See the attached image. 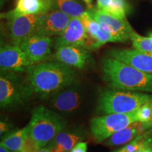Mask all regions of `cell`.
<instances>
[{
	"mask_svg": "<svg viewBox=\"0 0 152 152\" xmlns=\"http://www.w3.org/2000/svg\"><path fill=\"white\" fill-rule=\"evenodd\" d=\"M39 149H41V147L39 144L29 132L24 140L20 152H37Z\"/></svg>",
	"mask_w": 152,
	"mask_h": 152,
	"instance_id": "25",
	"label": "cell"
},
{
	"mask_svg": "<svg viewBox=\"0 0 152 152\" xmlns=\"http://www.w3.org/2000/svg\"><path fill=\"white\" fill-rule=\"evenodd\" d=\"M146 124H147L148 130H151L152 129V121H149V122L146 123Z\"/></svg>",
	"mask_w": 152,
	"mask_h": 152,
	"instance_id": "32",
	"label": "cell"
},
{
	"mask_svg": "<svg viewBox=\"0 0 152 152\" xmlns=\"http://www.w3.org/2000/svg\"><path fill=\"white\" fill-rule=\"evenodd\" d=\"M71 17L58 9H51L43 14L40 24L34 34L48 36H60L68 27Z\"/></svg>",
	"mask_w": 152,
	"mask_h": 152,
	"instance_id": "12",
	"label": "cell"
},
{
	"mask_svg": "<svg viewBox=\"0 0 152 152\" xmlns=\"http://www.w3.org/2000/svg\"><path fill=\"white\" fill-rule=\"evenodd\" d=\"M109 55L140 71L152 73V54L133 48L113 49L109 51Z\"/></svg>",
	"mask_w": 152,
	"mask_h": 152,
	"instance_id": "13",
	"label": "cell"
},
{
	"mask_svg": "<svg viewBox=\"0 0 152 152\" xmlns=\"http://www.w3.org/2000/svg\"><path fill=\"white\" fill-rule=\"evenodd\" d=\"M87 144L85 142H79L73 147L70 152H87Z\"/></svg>",
	"mask_w": 152,
	"mask_h": 152,
	"instance_id": "27",
	"label": "cell"
},
{
	"mask_svg": "<svg viewBox=\"0 0 152 152\" xmlns=\"http://www.w3.org/2000/svg\"><path fill=\"white\" fill-rule=\"evenodd\" d=\"M104 80L109 88L152 94V73H146L113 57L102 59Z\"/></svg>",
	"mask_w": 152,
	"mask_h": 152,
	"instance_id": "2",
	"label": "cell"
},
{
	"mask_svg": "<svg viewBox=\"0 0 152 152\" xmlns=\"http://www.w3.org/2000/svg\"><path fill=\"white\" fill-rule=\"evenodd\" d=\"M83 99L82 85L77 81L53 95L51 97L49 106L51 109L57 113H70L78 109Z\"/></svg>",
	"mask_w": 152,
	"mask_h": 152,
	"instance_id": "8",
	"label": "cell"
},
{
	"mask_svg": "<svg viewBox=\"0 0 152 152\" xmlns=\"http://www.w3.org/2000/svg\"><path fill=\"white\" fill-rule=\"evenodd\" d=\"M37 152H51V151H49V150L47 149V148L42 147V148H41V149H39V150H38Z\"/></svg>",
	"mask_w": 152,
	"mask_h": 152,
	"instance_id": "31",
	"label": "cell"
},
{
	"mask_svg": "<svg viewBox=\"0 0 152 152\" xmlns=\"http://www.w3.org/2000/svg\"><path fill=\"white\" fill-rule=\"evenodd\" d=\"M0 152H12V151H11L10 150H9L7 148H6L5 147H4L3 145H1V144H0Z\"/></svg>",
	"mask_w": 152,
	"mask_h": 152,
	"instance_id": "30",
	"label": "cell"
},
{
	"mask_svg": "<svg viewBox=\"0 0 152 152\" xmlns=\"http://www.w3.org/2000/svg\"><path fill=\"white\" fill-rule=\"evenodd\" d=\"M147 130H148V128L146 123L135 121L123 130L114 133L104 141V144L109 147L126 144Z\"/></svg>",
	"mask_w": 152,
	"mask_h": 152,
	"instance_id": "18",
	"label": "cell"
},
{
	"mask_svg": "<svg viewBox=\"0 0 152 152\" xmlns=\"http://www.w3.org/2000/svg\"><path fill=\"white\" fill-rule=\"evenodd\" d=\"M13 125L9 122L1 120L0 123V135L1 137H4L6 134L11 132V129L12 128Z\"/></svg>",
	"mask_w": 152,
	"mask_h": 152,
	"instance_id": "26",
	"label": "cell"
},
{
	"mask_svg": "<svg viewBox=\"0 0 152 152\" xmlns=\"http://www.w3.org/2000/svg\"><path fill=\"white\" fill-rule=\"evenodd\" d=\"M34 90L27 76L20 73L1 71L0 75V106L3 109H11L27 102Z\"/></svg>",
	"mask_w": 152,
	"mask_h": 152,
	"instance_id": "5",
	"label": "cell"
},
{
	"mask_svg": "<svg viewBox=\"0 0 152 152\" xmlns=\"http://www.w3.org/2000/svg\"><path fill=\"white\" fill-rule=\"evenodd\" d=\"M137 121L147 123L152 121V102H149L144 104L136 111Z\"/></svg>",
	"mask_w": 152,
	"mask_h": 152,
	"instance_id": "24",
	"label": "cell"
},
{
	"mask_svg": "<svg viewBox=\"0 0 152 152\" xmlns=\"http://www.w3.org/2000/svg\"><path fill=\"white\" fill-rule=\"evenodd\" d=\"M149 102H152V94L109 88L99 92L96 110L102 114L128 113Z\"/></svg>",
	"mask_w": 152,
	"mask_h": 152,
	"instance_id": "3",
	"label": "cell"
},
{
	"mask_svg": "<svg viewBox=\"0 0 152 152\" xmlns=\"http://www.w3.org/2000/svg\"><path fill=\"white\" fill-rule=\"evenodd\" d=\"M51 37L33 34L20 43V47L33 64L45 61L52 54Z\"/></svg>",
	"mask_w": 152,
	"mask_h": 152,
	"instance_id": "10",
	"label": "cell"
},
{
	"mask_svg": "<svg viewBox=\"0 0 152 152\" xmlns=\"http://www.w3.org/2000/svg\"><path fill=\"white\" fill-rule=\"evenodd\" d=\"M89 9L93 8V0H83Z\"/></svg>",
	"mask_w": 152,
	"mask_h": 152,
	"instance_id": "29",
	"label": "cell"
},
{
	"mask_svg": "<svg viewBox=\"0 0 152 152\" xmlns=\"http://www.w3.org/2000/svg\"><path fill=\"white\" fill-rule=\"evenodd\" d=\"M7 0H0V3H1V6H2Z\"/></svg>",
	"mask_w": 152,
	"mask_h": 152,
	"instance_id": "35",
	"label": "cell"
},
{
	"mask_svg": "<svg viewBox=\"0 0 152 152\" xmlns=\"http://www.w3.org/2000/svg\"><path fill=\"white\" fill-rule=\"evenodd\" d=\"M89 11L93 18L102 28L113 36L115 42H125L130 39V35L134 31L129 23L128 19H123L113 16L109 13L93 7Z\"/></svg>",
	"mask_w": 152,
	"mask_h": 152,
	"instance_id": "7",
	"label": "cell"
},
{
	"mask_svg": "<svg viewBox=\"0 0 152 152\" xmlns=\"http://www.w3.org/2000/svg\"><path fill=\"white\" fill-rule=\"evenodd\" d=\"M54 6L71 18H80L86 12L83 6L75 0H54Z\"/></svg>",
	"mask_w": 152,
	"mask_h": 152,
	"instance_id": "22",
	"label": "cell"
},
{
	"mask_svg": "<svg viewBox=\"0 0 152 152\" xmlns=\"http://www.w3.org/2000/svg\"><path fill=\"white\" fill-rule=\"evenodd\" d=\"M27 77L34 92L41 98L53 95L77 82V75L71 66L58 61H44L28 68Z\"/></svg>",
	"mask_w": 152,
	"mask_h": 152,
	"instance_id": "1",
	"label": "cell"
},
{
	"mask_svg": "<svg viewBox=\"0 0 152 152\" xmlns=\"http://www.w3.org/2000/svg\"><path fill=\"white\" fill-rule=\"evenodd\" d=\"M113 152H127V151H125V150L123 149V148H121V149H119L115 150V151H113Z\"/></svg>",
	"mask_w": 152,
	"mask_h": 152,
	"instance_id": "34",
	"label": "cell"
},
{
	"mask_svg": "<svg viewBox=\"0 0 152 152\" xmlns=\"http://www.w3.org/2000/svg\"><path fill=\"white\" fill-rule=\"evenodd\" d=\"M80 19L87 31L99 42L101 46L107 42H115L113 36L101 26L93 18L90 11H87L80 17Z\"/></svg>",
	"mask_w": 152,
	"mask_h": 152,
	"instance_id": "19",
	"label": "cell"
},
{
	"mask_svg": "<svg viewBox=\"0 0 152 152\" xmlns=\"http://www.w3.org/2000/svg\"><path fill=\"white\" fill-rule=\"evenodd\" d=\"M30 132L29 125L19 130L11 131L4 137L1 141V145L7 148L12 152H20L23 143L26 136Z\"/></svg>",
	"mask_w": 152,
	"mask_h": 152,
	"instance_id": "20",
	"label": "cell"
},
{
	"mask_svg": "<svg viewBox=\"0 0 152 152\" xmlns=\"http://www.w3.org/2000/svg\"><path fill=\"white\" fill-rule=\"evenodd\" d=\"M130 40L134 49L140 52L152 54V33H150L147 37H144L133 31L130 35Z\"/></svg>",
	"mask_w": 152,
	"mask_h": 152,
	"instance_id": "23",
	"label": "cell"
},
{
	"mask_svg": "<svg viewBox=\"0 0 152 152\" xmlns=\"http://www.w3.org/2000/svg\"><path fill=\"white\" fill-rule=\"evenodd\" d=\"M137 121L136 111L128 113H109L91 119L90 132L96 143H102L114 133Z\"/></svg>",
	"mask_w": 152,
	"mask_h": 152,
	"instance_id": "6",
	"label": "cell"
},
{
	"mask_svg": "<svg viewBox=\"0 0 152 152\" xmlns=\"http://www.w3.org/2000/svg\"><path fill=\"white\" fill-rule=\"evenodd\" d=\"M85 138L80 130H65L58 132L45 147L51 152H70L76 144Z\"/></svg>",
	"mask_w": 152,
	"mask_h": 152,
	"instance_id": "17",
	"label": "cell"
},
{
	"mask_svg": "<svg viewBox=\"0 0 152 152\" xmlns=\"http://www.w3.org/2000/svg\"><path fill=\"white\" fill-rule=\"evenodd\" d=\"M112 0H96L97 7L102 10L105 11Z\"/></svg>",
	"mask_w": 152,
	"mask_h": 152,
	"instance_id": "28",
	"label": "cell"
},
{
	"mask_svg": "<svg viewBox=\"0 0 152 152\" xmlns=\"http://www.w3.org/2000/svg\"><path fill=\"white\" fill-rule=\"evenodd\" d=\"M87 35V30L80 18H72L68 27L60 36L54 39V48L65 45L83 47Z\"/></svg>",
	"mask_w": 152,
	"mask_h": 152,
	"instance_id": "16",
	"label": "cell"
},
{
	"mask_svg": "<svg viewBox=\"0 0 152 152\" xmlns=\"http://www.w3.org/2000/svg\"><path fill=\"white\" fill-rule=\"evenodd\" d=\"M33 65L20 45H5L0 49L1 71L23 73Z\"/></svg>",
	"mask_w": 152,
	"mask_h": 152,
	"instance_id": "11",
	"label": "cell"
},
{
	"mask_svg": "<svg viewBox=\"0 0 152 152\" xmlns=\"http://www.w3.org/2000/svg\"><path fill=\"white\" fill-rule=\"evenodd\" d=\"M152 146V129L148 130L122 147L127 152H142Z\"/></svg>",
	"mask_w": 152,
	"mask_h": 152,
	"instance_id": "21",
	"label": "cell"
},
{
	"mask_svg": "<svg viewBox=\"0 0 152 152\" xmlns=\"http://www.w3.org/2000/svg\"><path fill=\"white\" fill-rule=\"evenodd\" d=\"M43 14H26L9 19V37L12 44L20 45L25 39L35 33Z\"/></svg>",
	"mask_w": 152,
	"mask_h": 152,
	"instance_id": "9",
	"label": "cell"
},
{
	"mask_svg": "<svg viewBox=\"0 0 152 152\" xmlns=\"http://www.w3.org/2000/svg\"><path fill=\"white\" fill-rule=\"evenodd\" d=\"M54 0H16V7L1 14V18L10 19L21 15L42 14L53 9Z\"/></svg>",
	"mask_w": 152,
	"mask_h": 152,
	"instance_id": "15",
	"label": "cell"
},
{
	"mask_svg": "<svg viewBox=\"0 0 152 152\" xmlns=\"http://www.w3.org/2000/svg\"><path fill=\"white\" fill-rule=\"evenodd\" d=\"M57 61L72 68L84 69L91 60L89 50L79 45H65L56 49L54 54Z\"/></svg>",
	"mask_w": 152,
	"mask_h": 152,
	"instance_id": "14",
	"label": "cell"
},
{
	"mask_svg": "<svg viewBox=\"0 0 152 152\" xmlns=\"http://www.w3.org/2000/svg\"><path fill=\"white\" fill-rule=\"evenodd\" d=\"M142 152H152V146L151 147L147 148V149H146L144 151H143Z\"/></svg>",
	"mask_w": 152,
	"mask_h": 152,
	"instance_id": "33",
	"label": "cell"
},
{
	"mask_svg": "<svg viewBox=\"0 0 152 152\" xmlns=\"http://www.w3.org/2000/svg\"><path fill=\"white\" fill-rule=\"evenodd\" d=\"M28 125L30 134L42 148L65 129L66 122L57 112L40 105L33 110Z\"/></svg>",
	"mask_w": 152,
	"mask_h": 152,
	"instance_id": "4",
	"label": "cell"
}]
</instances>
